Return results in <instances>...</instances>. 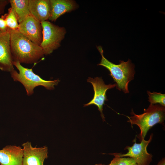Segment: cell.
<instances>
[{"instance_id": "1", "label": "cell", "mask_w": 165, "mask_h": 165, "mask_svg": "<svg viewBox=\"0 0 165 165\" xmlns=\"http://www.w3.org/2000/svg\"><path fill=\"white\" fill-rule=\"evenodd\" d=\"M9 29L13 61L31 64L36 63L44 57V52L40 46L24 36L18 29Z\"/></svg>"}, {"instance_id": "2", "label": "cell", "mask_w": 165, "mask_h": 165, "mask_svg": "<svg viewBox=\"0 0 165 165\" xmlns=\"http://www.w3.org/2000/svg\"><path fill=\"white\" fill-rule=\"evenodd\" d=\"M97 48L102 57L100 63L97 65L102 66L109 71V75L116 82L117 89L125 93H129L128 84L134 79L135 73L134 64L129 59L126 62L120 60L119 64H115L104 57L101 46Z\"/></svg>"}, {"instance_id": "3", "label": "cell", "mask_w": 165, "mask_h": 165, "mask_svg": "<svg viewBox=\"0 0 165 165\" xmlns=\"http://www.w3.org/2000/svg\"><path fill=\"white\" fill-rule=\"evenodd\" d=\"M13 65L18 70L19 72L14 69L10 72L11 77L14 81H18L24 86L28 96L34 93V90L37 86H42L48 90H53L60 81L59 79L46 80L42 79L35 74L32 68L23 66L18 61H13Z\"/></svg>"}, {"instance_id": "4", "label": "cell", "mask_w": 165, "mask_h": 165, "mask_svg": "<svg viewBox=\"0 0 165 165\" xmlns=\"http://www.w3.org/2000/svg\"><path fill=\"white\" fill-rule=\"evenodd\" d=\"M133 116H127L129 120L127 121L133 125H137L141 132L140 140L144 139L148 131L156 124L163 123L165 119V106L160 105L150 104L148 108L144 109V112L137 115L133 110L130 113Z\"/></svg>"}, {"instance_id": "5", "label": "cell", "mask_w": 165, "mask_h": 165, "mask_svg": "<svg viewBox=\"0 0 165 165\" xmlns=\"http://www.w3.org/2000/svg\"><path fill=\"white\" fill-rule=\"evenodd\" d=\"M42 38L40 45L44 55L51 53L60 46L66 33L65 29L46 21L41 22Z\"/></svg>"}, {"instance_id": "6", "label": "cell", "mask_w": 165, "mask_h": 165, "mask_svg": "<svg viewBox=\"0 0 165 165\" xmlns=\"http://www.w3.org/2000/svg\"><path fill=\"white\" fill-rule=\"evenodd\" d=\"M87 81L90 83L93 86L94 94L92 100L88 103L85 104L84 107L91 105L96 106L101 113L103 121H105L103 110L105 101L108 100L106 93L109 89L115 87L116 84H106L102 79L99 77L94 78L89 77L87 79Z\"/></svg>"}, {"instance_id": "7", "label": "cell", "mask_w": 165, "mask_h": 165, "mask_svg": "<svg viewBox=\"0 0 165 165\" xmlns=\"http://www.w3.org/2000/svg\"><path fill=\"white\" fill-rule=\"evenodd\" d=\"M153 134L150 135L148 140L142 139L140 143L136 142L135 138L134 142L131 146H127L125 149H127L128 152L125 154L119 153L120 157L129 156L133 158L136 162L137 165H149L152 161V156L148 153L147 148L149 143L151 141Z\"/></svg>"}, {"instance_id": "8", "label": "cell", "mask_w": 165, "mask_h": 165, "mask_svg": "<svg viewBox=\"0 0 165 165\" xmlns=\"http://www.w3.org/2000/svg\"><path fill=\"white\" fill-rule=\"evenodd\" d=\"M18 30L24 36L40 46L42 38L41 23L31 14L19 23Z\"/></svg>"}, {"instance_id": "9", "label": "cell", "mask_w": 165, "mask_h": 165, "mask_svg": "<svg viewBox=\"0 0 165 165\" xmlns=\"http://www.w3.org/2000/svg\"><path fill=\"white\" fill-rule=\"evenodd\" d=\"M23 156L22 165H44L45 160L48 157V148L33 147L28 141L22 144Z\"/></svg>"}, {"instance_id": "10", "label": "cell", "mask_w": 165, "mask_h": 165, "mask_svg": "<svg viewBox=\"0 0 165 165\" xmlns=\"http://www.w3.org/2000/svg\"><path fill=\"white\" fill-rule=\"evenodd\" d=\"M11 51L9 29L5 32L0 31V69L10 72L14 69Z\"/></svg>"}, {"instance_id": "11", "label": "cell", "mask_w": 165, "mask_h": 165, "mask_svg": "<svg viewBox=\"0 0 165 165\" xmlns=\"http://www.w3.org/2000/svg\"><path fill=\"white\" fill-rule=\"evenodd\" d=\"M28 6L31 14L41 23L47 21L50 17V0H28Z\"/></svg>"}, {"instance_id": "12", "label": "cell", "mask_w": 165, "mask_h": 165, "mask_svg": "<svg viewBox=\"0 0 165 165\" xmlns=\"http://www.w3.org/2000/svg\"><path fill=\"white\" fill-rule=\"evenodd\" d=\"M23 156L20 146H6L0 150V165H22Z\"/></svg>"}, {"instance_id": "13", "label": "cell", "mask_w": 165, "mask_h": 165, "mask_svg": "<svg viewBox=\"0 0 165 165\" xmlns=\"http://www.w3.org/2000/svg\"><path fill=\"white\" fill-rule=\"evenodd\" d=\"M51 13L49 20L55 21L61 15L78 7L75 2L71 0H50Z\"/></svg>"}, {"instance_id": "14", "label": "cell", "mask_w": 165, "mask_h": 165, "mask_svg": "<svg viewBox=\"0 0 165 165\" xmlns=\"http://www.w3.org/2000/svg\"><path fill=\"white\" fill-rule=\"evenodd\" d=\"M9 2L19 24L31 15L28 8V0H9Z\"/></svg>"}, {"instance_id": "15", "label": "cell", "mask_w": 165, "mask_h": 165, "mask_svg": "<svg viewBox=\"0 0 165 165\" xmlns=\"http://www.w3.org/2000/svg\"><path fill=\"white\" fill-rule=\"evenodd\" d=\"M8 11L7 13L2 15L1 17L5 20L8 28L11 30L18 29L19 24L11 7L8 9Z\"/></svg>"}, {"instance_id": "16", "label": "cell", "mask_w": 165, "mask_h": 165, "mask_svg": "<svg viewBox=\"0 0 165 165\" xmlns=\"http://www.w3.org/2000/svg\"><path fill=\"white\" fill-rule=\"evenodd\" d=\"M114 156L111 163L112 165H137L135 161L131 157H120L119 153L109 154Z\"/></svg>"}, {"instance_id": "17", "label": "cell", "mask_w": 165, "mask_h": 165, "mask_svg": "<svg viewBox=\"0 0 165 165\" xmlns=\"http://www.w3.org/2000/svg\"><path fill=\"white\" fill-rule=\"evenodd\" d=\"M147 93L148 96V101L150 104L154 105L159 104L161 105L165 106V94H164L155 92H151L148 91H147Z\"/></svg>"}, {"instance_id": "18", "label": "cell", "mask_w": 165, "mask_h": 165, "mask_svg": "<svg viewBox=\"0 0 165 165\" xmlns=\"http://www.w3.org/2000/svg\"><path fill=\"white\" fill-rule=\"evenodd\" d=\"M9 3V0H0V15L4 13L6 6Z\"/></svg>"}, {"instance_id": "19", "label": "cell", "mask_w": 165, "mask_h": 165, "mask_svg": "<svg viewBox=\"0 0 165 165\" xmlns=\"http://www.w3.org/2000/svg\"><path fill=\"white\" fill-rule=\"evenodd\" d=\"M8 28L5 19L2 17H0V31L5 32L7 31Z\"/></svg>"}, {"instance_id": "20", "label": "cell", "mask_w": 165, "mask_h": 165, "mask_svg": "<svg viewBox=\"0 0 165 165\" xmlns=\"http://www.w3.org/2000/svg\"><path fill=\"white\" fill-rule=\"evenodd\" d=\"M156 165H165V159L164 158L160 160Z\"/></svg>"}, {"instance_id": "21", "label": "cell", "mask_w": 165, "mask_h": 165, "mask_svg": "<svg viewBox=\"0 0 165 165\" xmlns=\"http://www.w3.org/2000/svg\"><path fill=\"white\" fill-rule=\"evenodd\" d=\"M95 165H112V163H110V164L108 165L103 164L101 163L96 164Z\"/></svg>"}]
</instances>
